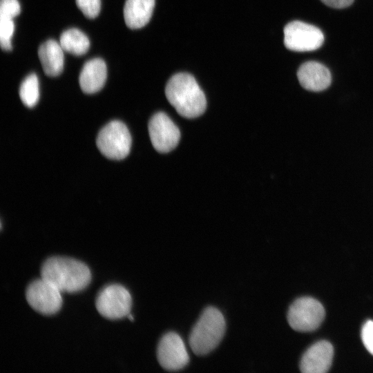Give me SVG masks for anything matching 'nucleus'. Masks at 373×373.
Listing matches in <instances>:
<instances>
[{
  "label": "nucleus",
  "mask_w": 373,
  "mask_h": 373,
  "mask_svg": "<svg viewBox=\"0 0 373 373\" xmlns=\"http://www.w3.org/2000/svg\"><path fill=\"white\" fill-rule=\"evenodd\" d=\"M132 298L129 291L122 285L106 286L98 294L95 306L104 318L117 320L127 316L131 312Z\"/></svg>",
  "instance_id": "obj_6"
},
{
  "label": "nucleus",
  "mask_w": 373,
  "mask_h": 373,
  "mask_svg": "<svg viewBox=\"0 0 373 373\" xmlns=\"http://www.w3.org/2000/svg\"><path fill=\"white\" fill-rule=\"evenodd\" d=\"M96 144L102 154L107 158L122 160L128 155L131 150V133L123 122L113 120L100 130Z\"/></svg>",
  "instance_id": "obj_4"
},
{
  "label": "nucleus",
  "mask_w": 373,
  "mask_h": 373,
  "mask_svg": "<svg viewBox=\"0 0 373 373\" xmlns=\"http://www.w3.org/2000/svg\"><path fill=\"white\" fill-rule=\"evenodd\" d=\"M107 77L106 63L101 58H93L83 66L79 77V83L83 92L93 94L99 91L104 86Z\"/></svg>",
  "instance_id": "obj_13"
},
{
  "label": "nucleus",
  "mask_w": 373,
  "mask_h": 373,
  "mask_svg": "<svg viewBox=\"0 0 373 373\" xmlns=\"http://www.w3.org/2000/svg\"><path fill=\"white\" fill-rule=\"evenodd\" d=\"M61 291L52 283L41 278L32 281L26 290L29 305L44 315L57 313L62 305Z\"/></svg>",
  "instance_id": "obj_7"
},
{
  "label": "nucleus",
  "mask_w": 373,
  "mask_h": 373,
  "mask_svg": "<svg viewBox=\"0 0 373 373\" xmlns=\"http://www.w3.org/2000/svg\"><path fill=\"white\" fill-rule=\"evenodd\" d=\"M334 355L332 344L326 341L312 345L303 354L300 369L304 373H325L329 369Z\"/></svg>",
  "instance_id": "obj_11"
},
{
  "label": "nucleus",
  "mask_w": 373,
  "mask_h": 373,
  "mask_svg": "<svg viewBox=\"0 0 373 373\" xmlns=\"http://www.w3.org/2000/svg\"><path fill=\"white\" fill-rule=\"evenodd\" d=\"M361 338L367 350L373 355V321H367L361 329Z\"/></svg>",
  "instance_id": "obj_21"
},
{
  "label": "nucleus",
  "mask_w": 373,
  "mask_h": 373,
  "mask_svg": "<svg viewBox=\"0 0 373 373\" xmlns=\"http://www.w3.org/2000/svg\"><path fill=\"white\" fill-rule=\"evenodd\" d=\"M149 137L154 149L160 153L173 150L180 139V132L171 118L163 112L153 115L149 120Z\"/></svg>",
  "instance_id": "obj_9"
},
{
  "label": "nucleus",
  "mask_w": 373,
  "mask_h": 373,
  "mask_svg": "<svg viewBox=\"0 0 373 373\" xmlns=\"http://www.w3.org/2000/svg\"><path fill=\"white\" fill-rule=\"evenodd\" d=\"M325 317L322 304L311 297L296 300L289 307L287 321L291 327L298 332H312L316 329Z\"/></svg>",
  "instance_id": "obj_5"
},
{
  "label": "nucleus",
  "mask_w": 373,
  "mask_h": 373,
  "mask_svg": "<svg viewBox=\"0 0 373 373\" xmlns=\"http://www.w3.org/2000/svg\"><path fill=\"white\" fill-rule=\"evenodd\" d=\"M59 44L64 51L76 56L84 55L90 47L88 37L75 28L67 29L61 34Z\"/></svg>",
  "instance_id": "obj_16"
},
{
  "label": "nucleus",
  "mask_w": 373,
  "mask_h": 373,
  "mask_svg": "<svg viewBox=\"0 0 373 373\" xmlns=\"http://www.w3.org/2000/svg\"><path fill=\"white\" fill-rule=\"evenodd\" d=\"M165 95L175 111L186 118L200 116L206 110L205 95L195 78L186 73L172 76L165 88Z\"/></svg>",
  "instance_id": "obj_2"
},
{
  "label": "nucleus",
  "mask_w": 373,
  "mask_h": 373,
  "mask_svg": "<svg viewBox=\"0 0 373 373\" xmlns=\"http://www.w3.org/2000/svg\"><path fill=\"white\" fill-rule=\"evenodd\" d=\"M127 317L128 318V319L131 321H134V318H133V316H132L131 314H129Z\"/></svg>",
  "instance_id": "obj_23"
},
{
  "label": "nucleus",
  "mask_w": 373,
  "mask_h": 373,
  "mask_svg": "<svg viewBox=\"0 0 373 373\" xmlns=\"http://www.w3.org/2000/svg\"><path fill=\"white\" fill-rule=\"evenodd\" d=\"M19 97L23 104L29 108L34 107L39 99V84L37 75L30 73L21 82Z\"/></svg>",
  "instance_id": "obj_17"
},
{
  "label": "nucleus",
  "mask_w": 373,
  "mask_h": 373,
  "mask_svg": "<svg viewBox=\"0 0 373 373\" xmlns=\"http://www.w3.org/2000/svg\"><path fill=\"white\" fill-rule=\"evenodd\" d=\"M41 278L52 283L61 292L76 293L90 284L91 272L88 267L79 260L52 256L42 264Z\"/></svg>",
  "instance_id": "obj_1"
},
{
  "label": "nucleus",
  "mask_w": 373,
  "mask_h": 373,
  "mask_svg": "<svg viewBox=\"0 0 373 373\" xmlns=\"http://www.w3.org/2000/svg\"><path fill=\"white\" fill-rule=\"evenodd\" d=\"M64 50L59 42L48 39L41 44L38 49V56L44 72L50 77L59 75L64 69Z\"/></svg>",
  "instance_id": "obj_14"
},
{
  "label": "nucleus",
  "mask_w": 373,
  "mask_h": 373,
  "mask_svg": "<svg viewBox=\"0 0 373 373\" xmlns=\"http://www.w3.org/2000/svg\"><path fill=\"white\" fill-rule=\"evenodd\" d=\"M297 77L303 88L313 92L325 90L332 82L329 70L324 65L316 61L303 64L298 70Z\"/></svg>",
  "instance_id": "obj_12"
},
{
  "label": "nucleus",
  "mask_w": 373,
  "mask_h": 373,
  "mask_svg": "<svg viewBox=\"0 0 373 373\" xmlns=\"http://www.w3.org/2000/svg\"><path fill=\"white\" fill-rule=\"evenodd\" d=\"M157 358L160 365L168 371L180 370L189 361L182 338L173 332H168L161 338L157 348Z\"/></svg>",
  "instance_id": "obj_10"
},
{
  "label": "nucleus",
  "mask_w": 373,
  "mask_h": 373,
  "mask_svg": "<svg viewBox=\"0 0 373 373\" xmlns=\"http://www.w3.org/2000/svg\"><path fill=\"white\" fill-rule=\"evenodd\" d=\"M15 30V23L11 18L0 17V44L1 49L9 51L12 48L11 39Z\"/></svg>",
  "instance_id": "obj_18"
},
{
  "label": "nucleus",
  "mask_w": 373,
  "mask_h": 373,
  "mask_svg": "<svg viewBox=\"0 0 373 373\" xmlns=\"http://www.w3.org/2000/svg\"><path fill=\"white\" fill-rule=\"evenodd\" d=\"M21 6L18 0H1L0 17L13 19L19 15Z\"/></svg>",
  "instance_id": "obj_20"
},
{
  "label": "nucleus",
  "mask_w": 373,
  "mask_h": 373,
  "mask_svg": "<svg viewBox=\"0 0 373 373\" xmlns=\"http://www.w3.org/2000/svg\"><path fill=\"white\" fill-rule=\"evenodd\" d=\"M225 329L222 314L214 307H207L191 332L189 345L192 351L199 356L207 354L219 345Z\"/></svg>",
  "instance_id": "obj_3"
},
{
  "label": "nucleus",
  "mask_w": 373,
  "mask_h": 373,
  "mask_svg": "<svg viewBox=\"0 0 373 373\" xmlns=\"http://www.w3.org/2000/svg\"><path fill=\"white\" fill-rule=\"evenodd\" d=\"M76 5L89 19L97 17L101 9V0H75Z\"/></svg>",
  "instance_id": "obj_19"
},
{
  "label": "nucleus",
  "mask_w": 373,
  "mask_h": 373,
  "mask_svg": "<svg viewBox=\"0 0 373 373\" xmlns=\"http://www.w3.org/2000/svg\"><path fill=\"white\" fill-rule=\"evenodd\" d=\"M324 41V35L317 27L305 22L294 21L284 28V44L293 51H312L320 48Z\"/></svg>",
  "instance_id": "obj_8"
},
{
  "label": "nucleus",
  "mask_w": 373,
  "mask_h": 373,
  "mask_svg": "<svg viewBox=\"0 0 373 373\" xmlns=\"http://www.w3.org/2000/svg\"><path fill=\"white\" fill-rule=\"evenodd\" d=\"M155 0H126L124 7V18L131 29L144 26L152 16Z\"/></svg>",
  "instance_id": "obj_15"
},
{
  "label": "nucleus",
  "mask_w": 373,
  "mask_h": 373,
  "mask_svg": "<svg viewBox=\"0 0 373 373\" xmlns=\"http://www.w3.org/2000/svg\"><path fill=\"white\" fill-rule=\"evenodd\" d=\"M327 6L334 8H343L350 6L354 0H321Z\"/></svg>",
  "instance_id": "obj_22"
}]
</instances>
